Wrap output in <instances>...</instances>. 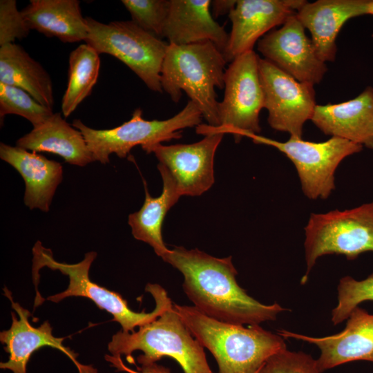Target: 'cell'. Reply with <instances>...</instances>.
<instances>
[{
	"instance_id": "f1b7e54d",
	"label": "cell",
	"mask_w": 373,
	"mask_h": 373,
	"mask_svg": "<svg viewBox=\"0 0 373 373\" xmlns=\"http://www.w3.org/2000/svg\"><path fill=\"white\" fill-rule=\"evenodd\" d=\"M257 373H322L316 360L302 352L286 348L270 356Z\"/></svg>"
},
{
	"instance_id": "2e32d148",
	"label": "cell",
	"mask_w": 373,
	"mask_h": 373,
	"mask_svg": "<svg viewBox=\"0 0 373 373\" xmlns=\"http://www.w3.org/2000/svg\"><path fill=\"white\" fill-rule=\"evenodd\" d=\"M347 320L345 328L335 335L312 337L284 329L278 334L316 345L321 351L316 361L321 372L350 361L373 362V314L357 306Z\"/></svg>"
},
{
	"instance_id": "f546056e",
	"label": "cell",
	"mask_w": 373,
	"mask_h": 373,
	"mask_svg": "<svg viewBox=\"0 0 373 373\" xmlns=\"http://www.w3.org/2000/svg\"><path fill=\"white\" fill-rule=\"evenodd\" d=\"M30 30L15 0L0 1V46L26 37Z\"/></svg>"
},
{
	"instance_id": "836d02e7",
	"label": "cell",
	"mask_w": 373,
	"mask_h": 373,
	"mask_svg": "<svg viewBox=\"0 0 373 373\" xmlns=\"http://www.w3.org/2000/svg\"><path fill=\"white\" fill-rule=\"evenodd\" d=\"M258 372H256V373H257Z\"/></svg>"
},
{
	"instance_id": "4fadbf2b",
	"label": "cell",
	"mask_w": 373,
	"mask_h": 373,
	"mask_svg": "<svg viewBox=\"0 0 373 373\" xmlns=\"http://www.w3.org/2000/svg\"><path fill=\"white\" fill-rule=\"evenodd\" d=\"M305 30L294 13L281 28L259 39L258 50L265 59L296 80L314 86L322 80L327 67Z\"/></svg>"
},
{
	"instance_id": "8992f818",
	"label": "cell",
	"mask_w": 373,
	"mask_h": 373,
	"mask_svg": "<svg viewBox=\"0 0 373 373\" xmlns=\"http://www.w3.org/2000/svg\"><path fill=\"white\" fill-rule=\"evenodd\" d=\"M202 118L197 106L189 100L181 111L164 120L144 119L142 109L138 108L128 121L113 128L94 129L79 119H74L72 125L82 133L95 161L105 164L109 162L111 154L125 158L136 146L180 139L184 128L198 126Z\"/></svg>"
},
{
	"instance_id": "e0dca14e",
	"label": "cell",
	"mask_w": 373,
	"mask_h": 373,
	"mask_svg": "<svg viewBox=\"0 0 373 373\" xmlns=\"http://www.w3.org/2000/svg\"><path fill=\"white\" fill-rule=\"evenodd\" d=\"M368 0H318L306 2L296 12L305 28L309 30L316 51L324 62L334 61L336 38L346 21L367 15Z\"/></svg>"
},
{
	"instance_id": "9c48e42d",
	"label": "cell",
	"mask_w": 373,
	"mask_h": 373,
	"mask_svg": "<svg viewBox=\"0 0 373 373\" xmlns=\"http://www.w3.org/2000/svg\"><path fill=\"white\" fill-rule=\"evenodd\" d=\"M259 56L254 51L235 58L225 70L223 99L218 104L220 125L200 124L198 134H231L238 142L261 131L259 115L264 108V93L258 69Z\"/></svg>"
},
{
	"instance_id": "d6986e66",
	"label": "cell",
	"mask_w": 373,
	"mask_h": 373,
	"mask_svg": "<svg viewBox=\"0 0 373 373\" xmlns=\"http://www.w3.org/2000/svg\"><path fill=\"white\" fill-rule=\"evenodd\" d=\"M211 1L170 0L162 38L175 45L211 41L223 52L229 35L212 16Z\"/></svg>"
},
{
	"instance_id": "7a4b0ae2",
	"label": "cell",
	"mask_w": 373,
	"mask_h": 373,
	"mask_svg": "<svg viewBox=\"0 0 373 373\" xmlns=\"http://www.w3.org/2000/svg\"><path fill=\"white\" fill-rule=\"evenodd\" d=\"M173 307L195 338L214 356L218 373H256L270 356L286 348L282 336L259 325L245 327L209 317L193 306Z\"/></svg>"
},
{
	"instance_id": "ffe728a7",
	"label": "cell",
	"mask_w": 373,
	"mask_h": 373,
	"mask_svg": "<svg viewBox=\"0 0 373 373\" xmlns=\"http://www.w3.org/2000/svg\"><path fill=\"white\" fill-rule=\"evenodd\" d=\"M0 158L15 169L25 182L23 201L30 209L48 212L63 180L61 164L36 152L0 144Z\"/></svg>"
},
{
	"instance_id": "4dcf8cb0",
	"label": "cell",
	"mask_w": 373,
	"mask_h": 373,
	"mask_svg": "<svg viewBox=\"0 0 373 373\" xmlns=\"http://www.w3.org/2000/svg\"><path fill=\"white\" fill-rule=\"evenodd\" d=\"M106 360L118 371L126 373H171L169 368L157 364V363H144L132 369L124 364L122 357H114L110 354L106 355Z\"/></svg>"
},
{
	"instance_id": "44dd1931",
	"label": "cell",
	"mask_w": 373,
	"mask_h": 373,
	"mask_svg": "<svg viewBox=\"0 0 373 373\" xmlns=\"http://www.w3.org/2000/svg\"><path fill=\"white\" fill-rule=\"evenodd\" d=\"M16 146L32 152H47L66 162L84 166L95 161L80 131L68 124L60 113L20 137Z\"/></svg>"
},
{
	"instance_id": "6da1fadb",
	"label": "cell",
	"mask_w": 373,
	"mask_h": 373,
	"mask_svg": "<svg viewBox=\"0 0 373 373\" xmlns=\"http://www.w3.org/2000/svg\"><path fill=\"white\" fill-rule=\"evenodd\" d=\"M182 273L183 289L193 307L212 318L254 325L275 321L287 309L262 304L238 284L231 256L216 258L198 249L174 247L162 258Z\"/></svg>"
},
{
	"instance_id": "ba28073f",
	"label": "cell",
	"mask_w": 373,
	"mask_h": 373,
	"mask_svg": "<svg viewBox=\"0 0 373 373\" xmlns=\"http://www.w3.org/2000/svg\"><path fill=\"white\" fill-rule=\"evenodd\" d=\"M86 44L99 54L122 61L152 91L162 93L160 73L169 43L144 30L132 20L109 23L86 17Z\"/></svg>"
},
{
	"instance_id": "603a6c76",
	"label": "cell",
	"mask_w": 373,
	"mask_h": 373,
	"mask_svg": "<svg viewBox=\"0 0 373 373\" xmlns=\"http://www.w3.org/2000/svg\"><path fill=\"white\" fill-rule=\"evenodd\" d=\"M157 169L163 182L161 194L152 197L146 181L143 180L145 190L144 204L138 211L128 216V222L133 237L149 244L156 255L162 258L170 249L163 240L162 227L167 212L182 195L166 168L159 163Z\"/></svg>"
},
{
	"instance_id": "ac0fdd59",
	"label": "cell",
	"mask_w": 373,
	"mask_h": 373,
	"mask_svg": "<svg viewBox=\"0 0 373 373\" xmlns=\"http://www.w3.org/2000/svg\"><path fill=\"white\" fill-rule=\"evenodd\" d=\"M310 120L326 135L373 149V87L347 102L316 105Z\"/></svg>"
},
{
	"instance_id": "484cf974",
	"label": "cell",
	"mask_w": 373,
	"mask_h": 373,
	"mask_svg": "<svg viewBox=\"0 0 373 373\" xmlns=\"http://www.w3.org/2000/svg\"><path fill=\"white\" fill-rule=\"evenodd\" d=\"M54 114L28 93L17 86L0 82V117L17 115L28 120L34 127L43 124Z\"/></svg>"
},
{
	"instance_id": "9a60e30c",
	"label": "cell",
	"mask_w": 373,
	"mask_h": 373,
	"mask_svg": "<svg viewBox=\"0 0 373 373\" xmlns=\"http://www.w3.org/2000/svg\"><path fill=\"white\" fill-rule=\"evenodd\" d=\"M306 2L304 0H237L228 15L232 28L222 53L227 62L251 50L256 42L283 25Z\"/></svg>"
},
{
	"instance_id": "3957f363",
	"label": "cell",
	"mask_w": 373,
	"mask_h": 373,
	"mask_svg": "<svg viewBox=\"0 0 373 373\" xmlns=\"http://www.w3.org/2000/svg\"><path fill=\"white\" fill-rule=\"evenodd\" d=\"M227 61L211 41L187 45L169 44L162 62V91L178 103L184 91L198 108L208 124L220 125L216 88L224 86Z\"/></svg>"
},
{
	"instance_id": "277c9868",
	"label": "cell",
	"mask_w": 373,
	"mask_h": 373,
	"mask_svg": "<svg viewBox=\"0 0 373 373\" xmlns=\"http://www.w3.org/2000/svg\"><path fill=\"white\" fill-rule=\"evenodd\" d=\"M32 277L36 288V300L42 296L37 290L39 271L44 267L57 270L69 278L66 290L48 296L46 300L59 303L68 297H84L91 300L99 309L111 314L113 321L119 323L122 330L134 332L136 327L155 320L173 303L166 291L158 284L148 283L145 290L155 300V307L151 312H136L129 308L127 301L115 291H111L93 282L89 278L90 266L97 257L95 251L85 254L84 258L75 264L60 262L55 260L50 249L44 247L38 241L33 249Z\"/></svg>"
},
{
	"instance_id": "d6a6232c",
	"label": "cell",
	"mask_w": 373,
	"mask_h": 373,
	"mask_svg": "<svg viewBox=\"0 0 373 373\" xmlns=\"http://www.w3.org/2000/svg\"><path fill=\"white\" fill-rule=\"evenodd\" d=\"M367 15H373V0H368L367 5Z\"/></svg>"
},
{
	"instance_id": "5b68a950",
	"label": "cell",
	"mask_w": 373,
	"mask_h": 373,
	"mask_svg": "<svg viewBox=\"0 0 373 373\" xmlns=\"http://www.w3.org/2000/svg\"><path fill=\"white\" fill-rule=\"evenodd\" d=\"M110 355L126 356L135 364L132 353L141 351L138 364L157 363L162 357L175 360L184 373H213L207 361L203 346L184 324L173 304L155 320L138 327L137 331L123 330L115 334L108 344Z\"/></svg>"
},
{
	"instance_id": "1f68e13d",
	"label": "cell",
	"mask_w": 373,
	"mask_h": 373,
	"mask_svg": "<svg viewBox=\"0 0 373 373\" xmlns=\"http://www.w3.org/2000/svg\"><path fill=\"white\" fill-rule=\"evenodd\" d=\"M237 0H214L211 1V15L215 18L229 15L236 5Z\"/></svg>"
},
{
	"instance_id": "7402d4cb",
	"label": "cell",
	"mask_w": 373,
	"mask_h": 373,
	"mask_svg": "<svg viewBox=\"0 0 373 373\" xmlns=\"http://www.w3.org/2000/svg\"><path fill=\"white\" fill-rule=\"evenodd\" d=\"M30 30L64 43L86 40L88 28L77 0H30L21 11Z\"/></svg>"
},
{
	"instance_id": "83f0119b",
	"label": "cell",
	"mask_w": 373,
	"mask_h": 373,
	"mask_svg": "<svg viewBox=\"0 0 373 373\" xmlns=\"http://www.w3.org/2000/svg\"><path fill=\"white\" fill-rule=\"evenodd\" d=\"M131 20L153 36L162 39L170 0H122Z\"/></svg>"
},
{
	"instance_id": "4316f807",
	"label": "cell",
	"mask_w": 373,
	"mask_h": 373,
	"mask_svg": "<svg viewBox=\"0 0 373 373\" xmlns=\"http://www.w3.org/2000/svg\"><path fill=\"white\" fill-rule=\"evenodd\" d=\"M337 290L338 304L332 312L331 318L334 325L346 320L361 303L373 301V273L361 280L344 276L340 280Z\"/></svg>"
},
{
	"instance_id": "cb8c5ba5",
	"label": "cell",
	"mask_w": 373,
	"mask_h": 373,
	"mask_svg": "<svg viewBox=\"0 0 373 373\" xmlns=\"http://www.w3.org/2000/svg\"><path fill=\"white\" fill-rule=\"evenodd\" d=\"M0 82L24 90L39 103L52 109L55 99L49 74L15 43L0 46Z\"/></svg>"
},
{
	"instance_id": "d4e9b609",
	"label": "cell",
	"mask_w": 373,
	"mask_h": 373,
	"mask_svg": "<svg viewBox=\"0 0 373 373\" xmlns=\"http://www.w3.org/2000/svg\"><path fill=\"white\" fill-rule=\"evenodd\" d=\"M99 55L86 44L79 45L70 53L68 84L61 101V112L65 117L70 116L92 93L99 76Z\"/></svg>"
},
{
	"instance_id": "5bb4252c",
	"label": "cell",
	"mask_w": 373,
	"mask_h": 373,
	"mask_svg": "<svg viewBox=\"0 0 373 373\" xmlns=\"http://www.w3.org/2000/svg\"><path fill=\"white\" fill-rule=\"evenodd\" d=\"M3 291L19 318L12 312L10 327L0 332V341L5 344L4 350L8 354V359L0 363L1 369L12 373H27V365L32 354L40 348L50 347L64 354L75 365L78 373H97L92 365L81 363L77 360L78 354L64 345L66 338L52 334V327L48 321L38 327H33L29 321L31 313L14 300L7 287L3 288Z\"/></svg>"
},
{
	"instance_id": "52a82bcc",
	"label": "cell",
	"mask_w": 373,
	"mask_h": 373,
	"mask_svg": "<svg viewBox=\"0 0 373 373\" xmlns=\"http://www.w3.org/2000/svg\"><path fill=\"white\" fill-rule=\"evenodd\" d=\"M305 231L307 269L302 285L322 256L342 254L354 260L361 254L373 252V201L351 209L312 213Z\"/></svg>"
},
{
	"instance_id": "7c38bea8",
	"label": "cell",
	"mask_w": 373,
	"mask_h": 373,
	"mask_svg": "<svg viewBox=\"0 0 373 373\" xmlns=\"http://www.w3.org/2000/svg\"><path fill=\"white\" fill-rule=\"evenodd\" d=\"M224 135L208 133L192 144L166 146L158 143L142 149L146 153H153L159 163L166 168L182 196H198L214 183V157Z\"/></svg>"
},
{
	"instance_id": "8fae6325",
	"label": "cell",
	"mask_w": 373,
	"mask_h": 373,
	"mask_svg": "<svg viewBox=\"0 0 373 373\" xmlns=\"http://www.w3.org/2000/svg\"><path fill=\"white\" fill-rule=\"evenodd\" d=\"M258 69L269 126L302 138L303 126L317 105L314 86L296 80L265 58L259 57Z\"/></svg>"
},
{
	"instance_id": "30bf717a",
	"label": "cell",
	"mask_w": 373,
	"mask_h": 373,
	"mask_svg": "<svg viewBox=\"0 0 373 373\" xmlns=\"http://www.w3.org/2000/svg\"><path fill=\"white\" fill-rule=\"evenodd\" d=\"M256 144L273 146L284 153L294 164L303 193L312 200L327 198L335 189L334 173L347 156L359 153L363 146L347 140L332 137L313 142L290 137L279 142L258 134H248Z\"/></svg>"
}]
</instances>
